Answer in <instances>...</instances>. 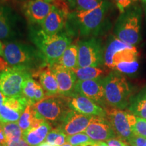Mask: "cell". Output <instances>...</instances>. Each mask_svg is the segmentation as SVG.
<instances>
[{
  "instance_id": "1",
  "label": "cell",
  "mask_w": 146,
  "mask_h": 146,
  "mask_svg": "<svg viewBox=\"0 0 146 146\" xmlns=\"http://www.w3.org/2000/svg\"><path fill=\"white\" fill-rule=\"evenodd\" d=\"M110 3L104 0L100 5L94 10L74 11L69 14L66 25L71 33L78 32L82 36L98 35L101 33L106 22V16Z\"/></svg>"
},
{
  "instance_id": "2",
  "label": "cell",
  "mask_w": 146,
  "mask_h": 146,
  "mask_svg": "<svg viewBox=\"0 0 146 146\" xmlns=\"http://www.w3.org/2000/svg\"><path fill=\"white\" fill-rule=\"evenodd\" d=\"M31 37L41 54L45 65L50 66L57 62L71 45L70 36L66 33L49 35L41 29L33 31Z\"/></svg>"
},
{
  "instance_id": "3",
  "label": "cell",
  "mask_w": 146,
  "mask_h": 146,
  "mask_svg": "<svg viewBox=\"0 0 146 146\" xmlns=\"http://www.w3.org/2000/svg\"><path fill=\"white\" fill-rule=\"evenodd\" d=\"M105 98L108 106L123 110L133 96V87L122 73L115 70L103 78Z\"/></svg>"
},
{
  "instance_id": "4",
  "label": "cell",
  "mask_w": 146,
  "mask_h": 146,
  "mask_svg": "<svg viewBox=\"0 0 146 146\" xmlns=\"http://www.w3.org/2000/svg\"><path fill=\"white\" fill-rule=\"evenodd\" d=\"M142 9L138 5H133L120 14L114 28L116 37L133 46L138 45L142 39Z\"/></svg>"
},
{
  "instance_id": "5",
  "label": "cell",
  "mask_w": 146,
  "mask_h": 146,
  "mask_svg": "<svg viewBox=\"0 0 146 146\" xmlns=\"http://www.w3.org/2000/svg\"><path fill=\"white\" fill-rule=\"evenodd\" d=\"M3 56L8 64L14 66H25L31 69L39 61L44 64L39 50L17 42L3 43Z\"/></svg>"
},
{
  "instance_id": "6",
  "label": "cell",
  "mask_w": 146,
  "mask_h": 146,
  "mask_svg": "<svg viewBox=\"0 0 146 146\" xmlns=\"http://www.w3.org/2000/svg\"><path fill=\"white\" fill-rule=\"evenodd\" d=\"M31 69L25 66L8 67L0 72V91L7 98L23 96L24 85L31 77Z\"/></svg>"
},
{
  "instance_id": "7",
  "label": "cell",
  "mask_w": 146,
  "mask_h": 146,
  "mask_svg": "<svg viewBox=\"0 0 146 146\" xmlns=\"http://www.w3.org/2000/svg\"><path fill=\"white\" fill-rule=\"evenodd\" d=\"M33 108L43 119L56 126L70 110L68 98L58 94L47 96L32 105Z\"/></svg>"
},
{
  "instance_id": "8",
  "label": "cell",
  "mask_w": 146,
  "mask_h": 146,
  "mask_svg": "<svg viewBox=\"0 0 146 146\" xmlns=\"http://www.w3.org/2000/svg\"><path fill=\"white\" fill-rule=\"evenodd\" d=\"M138 52L135 46L120 41L116 36H110L104 56V64L109 68H115L119 63L137 60Z\"/></svg>"
},
{
  "instance_id": "9",
  "label": "cell",
  "mask_w": 146,
  "mask_h": 146,
  "mask_svg": "<svg viewBox=\"0 0 146 146\" xmlns=\"http://www.w3.org/2000/svg\"><path fill=\"white\" fill-rule=\"evenodd\" d=\"M106 118L112 126L116 137L129 142L134 134L137 117L134 114L123 110L107 106L104 108Z\"/></svg>"
},
{
  "instance_id": "10",
  "label": "cell",
  "mask_w": 146,
  "mask_h": 146,
  "mask_svg": "<svg viewBox=\"0 0 146 146\" xmlns=\"http://www.w3.org/2000/svg\"><path fill=\"white\" fill-rule=\"evenodd\" d=\"M77 68L98 67L104 64V51L100 40L96 38L78 43Z\"/></svg>"
},
{
  "instance_id": "11",
  "label": "cell",
  "mask_w": 146,
  "mask_h": 146,
  "mask_svg": "<svg viewBox=\"0 0 146 146\" xmlns=\"http://www.w3.org/2000/svg\"><path fill=\"white\" fill-rule=\"evenodd\" d=\"M74 92L89 98L103 108L108 106L105 98L103 78L100 77L87 81H76Z\"/></svg>"
},
{
  "instance_id": "12",
  "label": "cell",
  "mask_w": 146,
  "mask_h": 146,
  "mask_svg": "<svg viewBox=\"0 0 146 146\" xmlns=\"http://www.w3.org/2000/svg\"><path fill=\"white\" fill-rule=\"evenodd\" d=\"M92 117V116L81 114L71 109L56 126V129H59L67 136L84 133Z\"/></svg>"
},
{
  "instance_id": "13",
  "label": "cell",
  "mask_w": 146,
  "mask_h": 146,
  "mask_svg": "<svg viewBox=\"0 0 146 146\" xmlns=\"http://www.w3.org/2000/svg\"><path fill=\"white\" fill-rule=\"evenodd\" d=\"M29 104V102L23 96L7 98L0 108V123H18Z\"/></svg>"
},
{
  "instance_id": "14",
  "label": "cell",
  "mask_w": 146,
  "mask_h": 146,
  "mask_svg": "<svg viewBox=\"0 0 146 146\" xmlns=\"http://www.w3.org/2000/svg\"><path fill=\"white\" fill-rule=\"evenodd\" d=\"M94 141H108L116 137L112 126L106 117L93 116L88 127L84 131Z\"/></svg>"
},
{
  "instance_id": "15",
  "label": "cell",
  "mask_w": 146,
  "mask_h": 146,
  "mask_svg": "<svg viewBox=\"0 0 146 146\" xmlns=\"http://www.w3.org/2000/svg\"><path fill=\"white\" fill-rule=\"evenodd\" d=\"M67 98L70 109L76 112L88 116L100 117L106 116L104 108L86 97L74 92L72 96Z\"/></svg>"
},
{
  "instance_id": "16",
  "label": "cell",
  "mask_w": 146,
  "mask_h": 146,
  "mask_svg": "<svg viewBox=\"0 0 146 146\" xmlns=\"http://www.w3.org/2000/svg\"><path fill=\"white\" fill-rule=\"evenodd\" d=\"M58 82L59 94L69 97L74 93V87L77 80L72 70H70L58 63L50 66Z\"/></svg>"
},
{
  "instance_id": "17",
  "label": "cell",
  "mask_w": 146,
  "mask_h": 146,
  "mask_svg": "<svg viewBox=\"0 0 146 146\" xmlns=\"http://www.w3.org/2000/svg\"><path fill=\"white\" fill-rule=\"evenodd\" d=\"M53 7L45 0H27L23 4V10L30 23L41 25Z\"/></svg>"
},
{
  "instance_id": "18",
  "label": "cell",
  "mask_w": 146,
  "mask_h": 146,
  "mask_svg": "<svg viewBox=\"0 0 146 146\" xmlns=\"http://www.w3.org/2000/svg\"><path fill=\"white\" fill-rule=\"evenodd\" d=\"M68 16L63 11L54 6L41 24L42 30L49 35L58 34L66 25Z\"/></svg>"
},
{
  "instance_id": "19",
  "label": "cell",
  "mask_w": 146,
  "mask_h": 146,
  "mask_svg": "<svg viewBox=\"0 0 146 146\" xmlns=\"http://www.w3.org/2000/svg\"><path fill=\"white\" fill-rule=\"evenodd\" d=\"M51 130V124L44 120L39 125L23 131L22 139L30 146H37L44 141Z\"/></svg>"
},
{
  "instance_id": "20",
  "label": "cell",
  "mask_w": 146,
  "mask_h": 146,
  "mask_svg": "<svg viewBox=\"0 0 146 146\" xmlns=\"http://www.w3.org/2000/svg\"><path fill=\"white\" fill-rule=\"evenodd\" d=\"M36 74L39 77V83L45 91V97L59 94L58 82L50 66L41 67V69L36 72Z\"/></svg>"
},
{
  "instance_id": "21",
  "label": "cell",
  "mask_w": 146,
  "mask_h": 146,
  "mask_svg": "<svg viewBox=\"0 0 146 146\" xmlns=\"http://www.w3.org/2000/svg\"><path fill=\"white\" fill-rule=\"evenodd\" d=\"M14 21L8 8H0V40H8L14 36Z\"/></svg>"
},
{
  "instance_id": "22",
  "label": "cell",
  "mask_w": 146,
  "mask_h": 146,
  "mask_svg": "<svg viewBox=\"0 0 146 146\" xmlns=\"http://www.w3.org/2000/svg\"><path fill=\"white\" fill-rule=\"evenodd\" d=\"M128 107L131 114L146 119V86L132 97Z\"/></svg>"
},
{
  "instance_id": "23",
  "label": "cell",
  "mask_w": 146,
  "mask_h": 146,
  "mask_svg": "<svg viewBox=\"0 0 146 146\" xmlns=\"http://www.w3.org/2000/svg\"><path fill=\"white\" fill-rule=\"evenodd\" d=\"M78 47L76 45H70L64 51L57 62L65 68L72 70L77 68Z\"/></svg>"
},
{
  "instance_id": "24",
  "label": "cell",
  "mask_w": 146,
  "mask_h": 146,
  "mask_svg": "<svg viewBox=\"0 0 146 146\" xmlns=\"http://www.w3.org/2000/svg\"><path fill=\"white\" fill-rule=\"evenodd\" d=\"M77 81H87L101 77L104 71L98 67H85L72 69Z\"/></svg>"
},
{
  "instance_id": "25",
  "label": "cell",
  "mask_w": 146,
  "mask_h": 146,
  "mask_svg": "<svg viewBox=\"0 0 146 146\" xmlns=\"http://www.w3.org/2000/svg\"><path fill=\"white\" fill-rule=\"evenodd\" d=\"M1 126L4 132L7 142L18 141L22 139L23 131L18 123H1Z\"/></svg>"
},
{
  "instance_id": "26",
  "label": "cell",
  "mask_w": 146,
  "mask_h": 146,
  "mask_svg": "<svg viewBox=\"0 0 146 146\" xmlns=\"http://www.w3.org/2000/svg\"><path fill=\"white\" fill-rule=\"evenodd\" d=\"M35 119V116L34 114L32 105L29 104L22 114L21 118L18 121V124L23 131H25L31 127Z\"/></svg>"
},
{
  "instance_id": "27",
  "label": "cell",
  "mask_w": 146,
  "mask_h": 146,
  "mask_svg": "<svg viewBox=\"0 0 146 146\" xmlns=\"http://www.w3.org/2000/svg\"><path fill=\"white\" fill-rule=\"evenodd\" d=\"M67 135L58 129H52L45 138V141L54 146H61L66 143Z\"/></svg>"
},
{
  "instance_id": "28",
  "label": "cell",
  "mask_w": 146,
  "mask_h": 146,
  "mask_svg": "<svg viewBox=\"0 0 146 146\" xmlns=\"http://www.w3.org/2000/svg\"><path fill=\"white\" fill-rule=\"evenodd\" d=\"M37 82L35 81L31 77L29 78L24 85L23 90V96L25 97L31 105L35 104V94L36 86Z\"/></svg>"
},
{
  "instance_id": "29",
  "label": "cell",
  "mask_w": 146,
  "mask_h": 146,
  "mask_svg": "<svg viewBox=\"0 0 146 146\" xmlns=\"http://www.w3.org/2000/svg\"><path fill=\"white\" fill-rule=\"evenodd\" d=\"M139 64L137 60H135L133 62H126L118 64L114 69L122 74L130 75V74H135L139 70Z\"/></svg>"
},
{
  "instance_id": "30",
  "label": "cell",
  "mask_w": 146,
  "mask_h": 146,
  "mask_svg": "<svg viewBox=\"0 0 146 146\" xmlns=\"http://www.w3.org/2000/svg\"><path fill=\"white\" fill-rule=\"evenodd\" d=\"M104 0H76V11H88L98 8Z\"/></svg>"
},
{
  "instance_id": "31",
  "label": "cell",
  "mask_w": 146,
  "mask_h": 146,
  "mask_svg": "<svg viewBox=\"0 0 146 146\" xmlns=\"http://www.w3.org/2000/svg\"><path fill=\"white\" fill-rule=\"evenodd\" d=\"M91 141L92 140L85 133H80L66 137L67 143H69L73 146H80Z\"/></svg>"
},
{
  "instance_id": "32",
  "label": "cell",
  "mask_w": 146,
  "mask_h": 146,
  "mask_svg": "<svg viewBox=\"0 0 146 146\" xmlns=\"http://www.w3.org/2000/svg\"><path fill=\"white\" fill-rule=\"evenodd\" d=\"M112 1L120 11V14H122L133 6L138 0H112Z\"/></svg>"
},
{
  "instance_id": "33",
  "label": "cell",
  "mask_w": 146,
  "mask_h": 146,
  "mask_svg": "<svg viewBox=\"0 0 146 146\" xmlns=\"http://www.w3.org/2000/svg\"><path fill=\"white\" fill-rule=\"evenodd\" d=\"M134 134L146 137V119L137 117L134 128Z\"/></svg>"
},
{
  "instance_id": "34",
  "label": "cell",
  "mask_w": 146,
  "mask_h": 146,
  "mask_svg": "<svg viewBox=\"0 0 146 146\" xmlns=\"http://www.w3.org/2000/svg\"><path fill=\"white\" fill-rule=\"evenodd\" d=\"M128 143L131 146H146V137L135 134Z\"/></svg>"
},
{
  "instance_id": "35",
  "label": "cell",
  "mask_w": 146,
  "mask_h": 146,
  "mask_svg": "<svg viewBox=\"0 0 146 146\" xmlns=\"http://www.w3.org/2000/svg\"><path fill=\"white\" fill-rule=\"evenodd\" d=\"M45 98V91L43 90V87H41V84L37 82V83H36V86L35 94V103H36V102H39L41 101V100L44 99Z\"/></svg>"
},
{
  "instance_id": "36",
  "label": "cell",
  "mask_w": 146,
  "mask_h": 146,
  "mask_svg": "<svg viewBox=\"0 0 146 146\" xmlns=\"http://www.w3.org/2000/svg\"><path fill=\"white\" fill-rule=\"evenodd\" d=\"M107 144L108 146H129V143L125 140L118 137H114L108 140Z\"/></svg>"
},
{
  "instance_id": "37",
  "label": "cell",
  "mask_w": 146,
  "mask_h": 146,
  "mask_svg": "<svg viewBox=\"0 0 146 146\" xmlns=\"http://www.w3.org/2000/svg\"><path fill=\"white\" fill-rule=\"evenodd\" d=\"M5 146H30L26 141H24L23 139L18 140V141H10L6 143Z\"/></svg>"
},
{
  "instance_id": "38",
  "label": "cell",
  "mask_w": 146,
  "mask_h": 146,
  "mask_svg": "<svg viewBox=\"0 0 146 146\" xmlns=\"http://www.w3.org/2000/svg\"><path fill=\"white\" fill-rule=\"evenodd\" d=\"M6 143V138H5L4 132H3L2 127L1 126V123H0V144L2 146H5Z\"/></svg>"
},
{
  "instance_id": "39",
  "label": "cell",
  "mask_w": 146,
  "mask_h": 146,
  "mask_svg": "<svg viewBox=\"0 0 146 146\" xmlns=\"http://www.w3.org/2000/svg\"><path fill=\"white\" fill-rule=\"evenodd\" d=\"M6 98H7V97L5 96L4 94H3V93L0 91V108L2 106V105L4 104Z\"/></svg>"
},
{
  "instance_id": "40",
  "label": "cell",
  "mask_w": 146,
  "mask_h": 146,
  "mask_svg": "<svg viewBox=\"0 0 146 146\" xmlns=\"http://www.w3.org/2000/svg\"><path fill=\"white\" fill-rule=\"evenodd\" d=\"M97 143H98V141H91L87 142V143H84L83 145L80 146H97Z\"/></svg>"
},
{
  "instance_id": "41",
  "label": "cell",
  "mask_w": 146,
  "mask_h": 146,
  "mask_svg": "<svg viewBox=\"0 0 146 146\" xmlns=\"http://www.w3.org/2000/svg\"><path fill=\"white\" fill-rule=\"evenodd\" d=\"M66 1H68V3H70L71 8H74L75 7L76 0H66Z\"/></svg>"
},
{
  "instance_id": "42",
  "label": "cell",
  "mask_w": 146,
  "mask_h": 146,
  "mask_svg": "<svg viewBox=\"0 0 146 146\" xmlns=\"http://www.w3.org/2000/svg\"><path fill=\"white\" fill-rule=\"evenodd\" d=\"M97 146H108V145L107 143L104 141H98V143H97Z\"/></svg>"
},
{
  "instance_id": "43",
  "label": "cell",
  "mask_w": 146,
  "mask_h": 146,
  "mask_svg": "<svg viewBox=\"0 0 146 146\" xmlns=\"http://www.w3.org/2000/svg\"><path fill=\"white\" fill-rule=\"evenodd\" d=\"M37 146H54V145H50V143H47L46 141H43V142H42L41 144H39V145H37Z\"/></svg>"
},
{
  "instance_id": "44",
  "label": "cell",
  "mask_w": 146,
  "mask_h": 146,
  "mask_svg": "<svg viewBox=\"0 0 146 146\" xmlns=\"http://www.w3.org/2000/svg\"><path fill=\"white\" fill-rule=\"evenodd\" d=\"M0 56H3V43L0 41Z\"/></svg>"
},
{
  "instance_id": "45",
  "label": "cell",
  "mask_w": 146,
  "mask_h": 146,
  "mask_svg": "<svg viewBox=\"0 0 146 146\" xmlns=\"http://www.w3.org/2000/svg\"><path fill=\"white\" fill-rule=\"evenodd\" d=\"M61 146H73V145H71V144H70L69 143H65L64 144V145H61Z\"/></svg>"
},
{
  "instance_id": "46",
  "label": "cell",
  "mask_w": 146,
  "mask_h": 146,
  "mask_svg": "<svg viewBox=\"0 0 146 146\" xmlns=\"http://www.w3.org/2000/svg\"><path fill=\"white\" fill-rule=\"evenodd\" d=\"M144 15H145V19L146 21V5L144 7Z\"/></svg>"
},
{
  "instance_id": "47",
  "label": "cell",
  "mask_w": 146,
  "mask_h": 146,
  "mask_svg": "<svg viewBox=\"0 0 146 146\" xmlns=\"http://www.w3.org/2000/svg\"><path fill=\"white\" fill-rule=\"evenodd\" d=\"M45 1H47V2H49V3H51L52 1H53V0H45Z\"/></svg>"
},
{
  "instance_id": "48",
  "label": "cell",
  "mask_w": 146,
  "mask_h": 146,
  "mask_svg": "<svg viewBox=\"0 0 146 146\" xmlns=\"http://www.w3.org/2000/svg\"><path fill=\"white\" fill-rule=\"evenodd\" d=\"M143 1L144 3H146V0H143Z\"/></svg>"
},
{
  "instance_id": "49",
  "label": "cell",
  "mask_w": 146,
  "mask_h": 146,
  "mask_svg": "<svg viewBox=\"0 0 146 146\" xmlns=\"http://www.w3.org/2000/svg\"><path fill=\"white\" fill-rule=\"evenodd\" d=\"M0 146H2V145H1V144H0Z\"/></svg>"
}]
</instances>
